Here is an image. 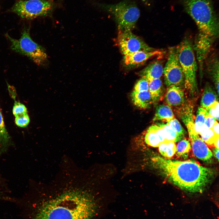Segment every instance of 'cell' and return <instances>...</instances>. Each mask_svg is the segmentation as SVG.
I'll return each instance as SVG.
<instances>
[{
  "label": "cell",
  "instance_id": "obj_1",
  "mask_svg": "<svg viewBox=\"0 0 219 219\" xmlns=\"http://www.w3.org/2000/svg\"><path fill=\"white\" fill-rule=\"evenodd\" d=\"M30 207L28 219H95L102 207L90 195L76 191L41 199Z\"/></svg>",
  "mask_w": 219,
  "mask_h": 219
},
{
  "label": "cell",
  "instance_id": "obj_2",
  "mask_svg": "<svg viewBox=\"0 0 219 219\" xmlns=\"http://www.w3.org/2000/svg\"><path fill=\"white\" fill-rule=\"evenodd\" d=\"M153 161L169 181L189 193H202L214 175L211 169L193 160H174L158 156L154 158Z\"/></svg>",
  "mask_w": 219,
  "mask_h": 219
},
{
  "label": "cell",
  "instance_id": "obj_3",
  "mask_svg": "<svg viewBox=\"0 0 219 219\" xmlns=\"http://www.w3.org/2000/svg\"><path fill=\"white\" fill-rule=\"evenodd\" d=\"M182 0L185 10L195 22L199 32L217 39L219 23L212 0Z\"/></svg>",
  "mask_w": 219,
  "mask_h": 219
},
{
  "label": "cell",
  "instance_id": "obj_4",
  "mask_svg": "<svg viewBox=\"0 0 219 219\" xmlns=\"http://www.w3.org/2000/svg\"><path fill=\"white\" fill-rule=\"evenodd\" d=\"M179 61L184 74L185 88L193 95L197 90V61L190 38L185 37L177 47Z\"/></svg>",
  "mask_w": 219,
  "mask_h": 219
},
{
  "label": "cell",
  "instance_id": "obj_5",
  "mask_svg": "<svg viewBox=\"0 0 219 219\" xmlns=\"http://www.w3.org/2000/svg\"><path fill=\"white\" fill-rule=\"evenodd\" d=\"M20 39H16L8 34L5 36L10 41V48L14 51L27 56L39 66H44L48 62V56L45 49L31 38L30 28H24Z\"/></svg>",
  "mask_w": 219,
  "mask_h": 219
},
{
  "label": "cell",
  "instance_id": "obj_6",
  "mask_svg": "<svg viewBox=\"0 0 219 219\" xmlns=\"http://www.w3.org/2000/svg\"><path fill=\"white\" fill-rule=\"evenodd\" d=\"M100 5L113 16L118 29L122 30L132 31L140 16L137 5L129 0H123L114 4H102Z\"/></svg>",
  "mask_w": 219,
  "mask_h": 219
},
{
  "label": "cell",
  "instance_id": "obj_7",
  "mask_svg": "<svg viewBox=\"0 0 219 219\" xmlns=\"http://www.w3.org/2000/svg\"><path fill=\"white\" fill-rule=\"evenodd\" d=\"M52 7L51 3L46 0H21L15 3L11 10L22 18L32 19L48 14Z\"/></svg>",
  "mask_w": 219,
  "mask_h": 219
},
{
  "label": "cell",
  "instance_id": "obj_8",
  "mask_svg": "<svg viewBox=\"0 0 219 219\" xmlns=\"http://www.w3.org/2000/svg\"><path fill=\"white\" fill-rule=\"evenodd\" d=\"M163 74L165 84L168 87L171 85L181 87L184 85V76L179 61L177 47L169 48Z\"/></svg>",
  "mask_w": 219,
  "mask_h": 219
},
{
  "label": "cell",
  "instance_id": "obj_9",
  "mask_svg": "<svg viewBox=\"0 0 219 219\" xmlns=\"http://www.w3.org/2000/svg\"><path fill=\"white\" fill-rule=\"evenodd\" d=\"M116 42L124 56L138 51H151L156 49L149 46L131 31L118 29Z\"/></svg>",
  "mask_w": 219,
  "mask_h": 219
},
{
  "label": "cell",
  "instance_id": "obj_10",
  "mask_svg": "<svg viewBox=\"0 0 219 219\" xmlns=\"http://www.w3.org/2000/svg\"><path fill=\"white\" fill-rule=\"evenodd\" d=\"M215 40L212 37L199 32L196 36L193 46L200 66L201 72H202L204 63L208 56Z\"/></svg>",
  "mask_w": 219,
  "mask_h": 219
},
{
  "label": "cell",
  "instance_id": "obj_11",
  "mask_svg": "<svg viewBox=\"0 0 219 219\" xmlns=\"http://www.w3.org/2000/svg\"><path fill=\"white\" fill-rule=\"evenodd\" d=\"M185 126L188 132L194 154L201 160L207 161L209 160L213 156L212 152L199 137V134L196 132L194 123L190 122Z\"/></svg>",
  "mask_w": 219,
  "mask_h": 219
},
{
  "label": "cell",
  "instance_id": "obj_12",
  "mask_svg": "<svg viewBox=\"0 0 219 219\" xmlns=\"http://www.w3.org/2000/svg\"><path fill=\"white\" fill-rule=\"evenodd\" d=\"M163 52L159 49L151 51H139L124 56V61L127 66L141 64L149 59L155 56H161Z\"/></svg>",
  "mask_w": 219,
  "mask_h": 219
},
{
  "label": "cell",
  "instance_id": "obj_13",
  "mask_svg": "<svg viewBox=\"0 0 219 219\" xmlns=\"http://www.w3.org/2000/svg\"><path fill=\"white\" fill-rule=\"evenodd\" d=\"M164 100L170 106H177L183 104L185 101V96L182 88L176 85L169 87Z\"/></svg>",
  "mask_w": 219,
  "mask_h": 219
},
{
  "label": "cell",
  "instance_id": "obj_14",
  "mask_svg": "<svg viewBox=\"0 0 219 219\" xmlns=\"http://www.w3.org/2000/svg\"><path fill=\"white\" fill-rule=\"evenodd\" d=\"M163 70L162 62L158 60L150 63L138 74L141 78H145L149 82L153 79L160 78L163 75Z\"/></svg>",
  "mask_w": 219,
  "mask_h": 219
},
{
  "label": "cell",
  "instance_id": "obj_15",
  "mask_svg": "<svg viewBox=\"0 0 219 219\" xmlns=\"http://www.w3.org/2000/svg\"><path fill=\"white\" fill-rule=\"evenodd\" d=\"M130 96L134 105L141 109H147L154 103L148 91L138 92L133 90Z\"/></svg>",
  "mask_w": 219,
  "mask_h": 219
},
{
  "label": "cell",
  "instance_id": "obj_16",
  "mask_svg": "<svg viewBox=\"0 0 219 219\" xmlns=\"http://www.w3.org/2000/svg\"><path fill=\"white\" fill-rule=\"evenodd\" d=\"M206 62V71L212 78L219 94V59L216 55L208 57Z\"/></svg>",
  "mask_w": 219,
  "mask_h": 219
},
{
  "label": "cell",
  "instance_id": "obj_17",
  "mask_svg": "<svg viewBox=\"0 0 219 219\" xmlns=\"http://www.w3.org/2000/svg\"><path fill=\"white\" fill-rule=\"evenodd\" d=\"M11 144V140L6 129L0 108V156L7 151Z\"/></svg>",
  "mask_w": 219,
  "mask_h": 219
},
{
  "label": "cell",
  "instance_id": "obj_18",
  "mask_svg": "<svg viewBox=\"0 0 219 219\" xmlns=\"http://www.w3.org/2000/svg\"><path fill=\"white\" fill-rule=\"evenodd\" d=\"M174 118L173 113L170 106L165 104H161L156 107L153 120H161L167 123Z\"/></svg>",
  "mask_w": 219,
  "mask_h": 219
},
{
  "label": "cell",
  "instance_id": "obj_19",
  "mask_svg": "<svg viewBox=\"0 0 219 219\" xmlns=\"http://www.w3.org/2000/svg\"><path fill=\"white\" fill-rule=\"evenodd\" d=\"M216 101H218V97L217 93L211 86L207 84L201 100V107L206 109Z\"/></svg>",
  "mask_w": 219,
  "mask_h": 219
},
{
  "label": "cell",
  "instance_id": "obj_20",
  "mask_svg": "<svg viewBox=\"0 0 219 219\" xmlns=\"http://www.w3.org/2000/svg\"><path fill=\"white\" fill-rule=\"evenodd\" d=\"M162 84L160 78L152 80L149 82L148 90L154 102L158 101L162 93Z\"/></svg>",
  "mask_w": 219,
  "mask_h": 219
},
{
  "label": "cell",
  "instance_id": "obj_21",
  "mask_svg": "<svg viewBox=\"0 0 219 219\" xmlns=\"http://www.w3.org/2000/svg\"><path fill=\"white\" fill-rule=\"evenodd\" d=\"M157 124L150 126L147 130L145 136L146 143L154 147H158L161 143L157 132Z\"/></svg>",
  "mask_w": 219,
  "mask_h": 219
},
{
  "label": "cell",
  "instance_id": "obj_22",
  "mask_svg": "<svg viewBox=\"0 0 219 219\" xmlns=\"http://www.w3.org/2000/svg\"><path fill=\"white\" fill-rule=\"evenodd\" d=\"M173 141L166 140L160 144L158 147L159 152L165 157L170 158L176 153V146Z\"/></svg>",
  "mask_w": 219,
  "mask_h": 219
},
{
  "label": "cell",
  "instance_id": "obj_23",
  "mask_svg": "<svg viewBox=\"0 0 219 219\" xmlns=\"http://www.w3.org/2000/svg\"><path fill=\"white\" fill-rule=\"evenodd\" d=\"M207 114L206 109L201 107H198L194 123L195 130L198 134H200L203 129L206 116Z\"/></svg>",
  "mask_w": 219,
  "mask_h": 219
},
{
  "label": "cell",
  "instance_id": "obj_24",
  "mask_svg": "<svg viewBox=\"0 0 219 219\" xmlns=\"http://www.w3.org/2000/svg\"><path fill=\"white\" fill-rule=\"evenodd\" d=\"M162 128L164 132L166 140L174 142L180 141L179 136L176 132L167 123L157 124Z\"/></svg>",
  "mask_w": 219,
  "mask_h": 219
},
{
  "label": "cell",
  "instance_id": "obj_25",
  "mask_svg": "<svg viewBox=\"0 0 219 219\" xmlns=\"http://www.w3.org/2000/svg\"><path fill=\"white\" fill-rule=\"evenodd\" d=\"M199 134L202 140L209 145L214 144L216 140L219 137V135H216L211 128L203 130Z\"/></svg>",
  "mask_w": 219,
  "mask_h": 219
},
{
  "label": "cell",
  "instance_id": "obj_26",
  "mask_svg": "<svg viewBox=\"0 0 219 219\" xmlns=\"http://www.w3.org/2000/svg\"><path fill=\"white\" fill-rule=\"evenodd\" d=\"M191 148L189 141L186 139L180 141L176 147V153L178 156H187Z\"/></svg>",
  "mask_w": 219,
  "mask_h": 219
},
{
  "label": "cell",
  "instance_id": "obj_27",
  "mask_svg": "<svg viewBox=\"0 0 219 219\" xmlns=\"http://www.w3.org/2000/svg\"><path fill=\"white\" fill-rule=\"evenodd\" d=\"M177 133L180 140L183 138L186 131L178 120L174 118L171 120L167 123Z\"/></svg>",
  "mask_w": 219,
  "mask_h": 219
},
{
  "label": "cell",
  "instance_id": "obj_28",
  "mask_svg": "<svg viewBox=\"0 0 219 219\" xmlns=\"http://www.w3.org/2000/svg\"><path fill=\"white\" fill-rule=\"evenodd\" d=\"M15 121L16 124L18 127H25L28 125L30 118L27 113H26L15 116Z\"/></svg>",
  "mask_w": 219,
  "mask_h": 219
},
{
  "label": "cell",
  "instance_id": "obj_29",
  "mask_svg": "<svg viewBox=\"0 0 219 219\" xmlns=\"http://www.w3.org/2000/svg\"><path fill=\"white\" fill-rule=\"evenodd\" d=\"M206 109L207 113L218 120L219 104L218 101H216L209 106Z\"/></svg>",
  "mask_w": 219,
  "mask_h": 219
},
{
  "label": "cell",
  "instance_id": "obj_30",
  "mask_svg": "<svg viewBox=\"0 0 219 219\" xmlns=\"http://www.w3.org/2000/svg\"><path fill=\"white\" fill-rule=\"evenodd\" d=\"M149 82L147 79L141 78L135 84L134 90L138 92L148 91Z\"/></svg>",
  "mask_w": 219,
  "mask_h": 219
},
{
  "label": "cell",
  "instance_id": "obj_31",
  "mask_svg": "<svg viewBox=\"0 0 219 219\" xmlns=\"http://www.w3.org/2000/svg\"><path fill=\"white\" fill-rule=\"evenodd\" d=\"M27 113V109L23 104L15 101L12 109V113L15 116L18 115Z\"/></svg>",
  "mask_w": 219,
  "mask_h": 219
},
{
  "label": "cell",
  "instance_id": "obj_32",
  "mask_svg": "<svg viewBox=\"0 0 219 219\" xmlns=\"http://www.w3.org/2000/svg\"><path fill=\"white\" fill-rule=\"evenodd\" d=\"M216 121V120L215 119L207 113L206 116L205 122L202 130L205 129L211 128Z\"/></svg>",
  "mask_w": 219,
  "mask_h": 219
},
{
  "label": "cell",
  "instance_id": "obj_33",
  "mask_svg": "<svg viewBox=\"0 0 219 219\" xmlns=\"http://www.w3.org/2000/svg\"><path fill=\"white\" fill-rule=\"evenodd\" d=\"M7 84L10 95L12 98L15 100L16 95L15 88L13 86L9 85L8 83H7Z\"/></svg>",
  "mask_w": 219,
  "mask_h": 219
},
{
  "label": "cell",
  "instance_id": "obj_34",
  "mask_svg": "<svg viewBox=\"0 0 219 219\" xmlns=\"http://www.w3.org/2000/svg\"><path fill=\"white\" fill-rule=\"evenodd\" d=\"M211 129L216 135H219V124L217 121L215 122Z\"/></svg>",
  "mask_w": 219,
  "mask_h": 219
},
{
  "label": "cell",
  "instance_id": "obj_35",
  "mask_svg": "<svg viewBox=\"0 0 219 219\" xmlns=\"http://www.w3.org/2000/svg\"><path fill=\"white\" fill-rule=\"evenodd\" d=\"M214 156L217 159L219 160V148H215L214 151Z\"/></svg>",
  "mask_w": 219,
  "mask_h": 219
},
{
  "label": "cell",
  "instance_id": "obj_36",
  "mask_svg": "<svg viewBox=\"0 0 219 219\" xmlns=\"http://www.w3.org/2000/svg\"><path fill=\"white\" fill-rule=\"evenodd\" d=\"M219 137L217 138L215 141L214 144L216 148H219Z\"/></svg>",
  "mask_w": 219,
  "mask_h": 219
},
{
  "label": "cell",
  "instance_id": "obj_37",
  "mask_svg": "<svg viewBox=\"0 0 219 219\" xmlns=\"http://www.w3.org/2000/svg\"><path fill=\"white\" fill-rule=\"evenodd\" d=\"M4 197L3 196V194L2 192L0 191V199L3 198Z\"/></svg>",
  "mask_w": 219,
  "mask_h": 219
},
{
  "label": "cell",
  "instance_id": "obj_38",
  "mask_svg": "<svg viewBox=\"0 0 219 219\" xmlns=\"http://www.w3.org/2000/svg\"><path fill=\"white\" fill-rule=\"evenodd\" d=\"M144 1H145L146 0H143Z\"/></svg>",
  "mask_w": 219,
  "mask_h": 219
}]
</instances>
